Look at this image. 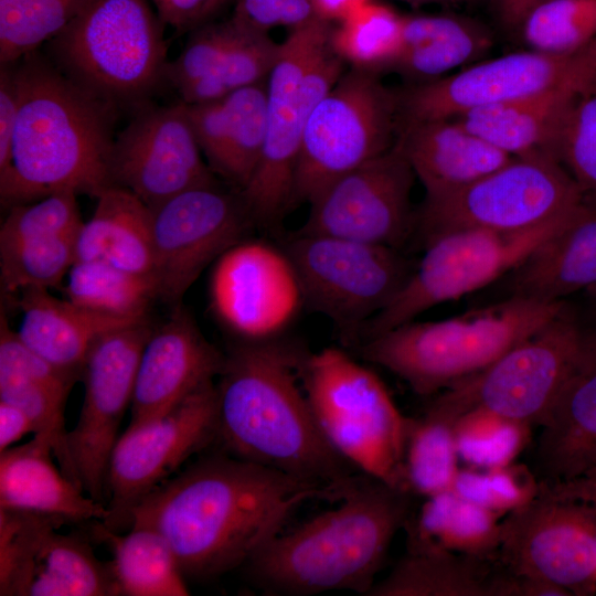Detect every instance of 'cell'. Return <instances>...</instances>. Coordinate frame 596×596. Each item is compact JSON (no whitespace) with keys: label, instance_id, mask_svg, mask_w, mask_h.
Masks as SVG:
<instances>
[{"label":"cell","instance_id":"14","mask_svg":"<svg viewBox=\"0 0 596 596\" xmlns=\"http://www.w3.org/2000/svg\"><path fill=\"white\" fill-rule=\"evenodd\" d=\"M498 561L511 573L572 595L596 592V505L540 481L538 493L501 519Z\"/></svg>","mask_w":596,"mask_h":596},{"label":"cell","instance_id":"18","mask_svg":"<svg viewBox=\"0 0 596 596\" xmlns=\"http://www.w3.org/2000/svg\"><path fill=\"white\" fill-rule=\"evenodd\" d=\"M64 519L0 508L1 596H118L110 563Z\"/></svg>","mask_w":596,"mask_h":596},{"label":"cell","instance_id":"41","mask_svg":"<svg viewBox=\"0 0 596 596\" xmlns=\"http://www.w3.org/2000/svg\"><path fill=\"white\" fill-rule=\"evenodd\" d=\"M531 428L488 409L468 411L454 422L459 460L483 468L512 464L529 444Z\"/></svg>","mask_w":596,"mask_h":596},{"label":"cell","instance_id":"38","mask_svg":"<svg viewBox=\"0 0 596 596\" xmlns=\"http://www.w3.org/2000/svg\"><path fill=\"white\" fill-rule=\"evenodd\" d=\"M404 15L369 1L331 28L333 52L352 67L390 68L401 46Z\"/></svg>","mask_w":596,"mask_h":596},{"label":"cell","instance_id":"22","mask_svg":"<svg viewBox=\"0 0 596 596\" xmlns=\"http://www.w3.org/2000/svg\"><path fill=\"white\" fill-rule=\"evenodd\" d=\"M111 184L150 209L190 189L217 184L189 120L185 104L143 105L115 136Z\"/></svg>","mask_w":596,"mask_h":596},{"label":"cell","instance_id":"34","mask_svg":"<svg viewBox=\"0 0 596 596\" xmlns=\"http://www.w3.org/2000/svg\"><path fill=\"white\" fill-rule=\"evenodd\" d=\"M501 515L453 489L425 498L404 529L407 547H435L477 557H497Z\"/></svg>","mask_w":596,"mask_h":596},{"label":"cell","instance_id":"55","mask_svg":"<svg viewBox=\"0 0 596 596\" xmlns=\"http://www.w3.org/2000/svg\"><path fill=\"white\" fill-rule=\"evenodd\" d=\"M583 294V301L596 316V284L590 288L586 289Z\"/></svg>","mask_w":596,"mask_h":596},{"label":"cell","instance_id":"3","mask_svg":"<svg viewBox=\"0 0 596 596\" xmlns=\"http://www.w3.org/2000/svg\"><path fill=\"white\" fill-rule=\"evenodd\" d=\"M14 65L19 105L11 166L0 175L2 205L64 191L96 199L113 185L119 109L75 84L39 50Z\"/></svg>","mask_w":596,"mask_h":596},{"label":"cell","instance_id":"21","mask_svg":"<svg viewBox=\"0 0 596 596\" xmlns=\"http://www.w3.org/2000/svg\"><path fill=\"white\" fill-rule=\"evenodd\" d=\"M207 291L212 312L237 341L279 338L305 306L283 246L247 237L212 265Z\"/></svg>","mask_w":596,"mask_h":596},{"label":"cell","instance_id":"48","mask_svg":"<svg viewBox=\"0 0 596 596\" xmlns=\"http://www.w3.org/2000/svg\"><path fill=\"white\" fill-rule=\"evenodd\" d=\"M231 18L264 33L280 25L295 29L318 19L312 0H237Z\"/></svg>","mask_w":596,"mask_h":596},{"label":"cell","instance_id":"7","mask_svg":"<svg viewBox=\"0 0 596 596\" xmlns=\"http://www.w3.org/2000/svg\"><path fill=\"white\" fill-rule=\"evenodd\" d=\"M331 23L315 19L291 29L267 77L264 149L238 193L254 225L273 228L294 205L302 137L311 110L344 73L330 45Z\"/></svg>","mask_w":596,"mask_h":596},{"label":"cell","instance_id":"37","mask_svg":"<svg viewBox=\"0 0 596 596\" xmlns=\"http://www.w3.org/2000/svg\"><path fill=\"white\" fill-rule=\"evenodd\" d=\"M65 298L102 313L124 318H148L157 299L155 283L99 260H76L67 276Z\"/></svg>","mask_w":596,"mask_h":596},{"label":"cell","instance_id":"52","mask_svg":"<svg viewBox=\"0 0 596 596\" xmlns=\"http://www.w3.org/2000/svg\"><path fill=\"white\" fill-rule=\"evenodd\" d=\"M545 0H487L500 26L509 33L519 32L529 13Z\"/></svg>","mask_w":596,"mask_h":596},{"label":"cell","instance_id":"29","mask_svg":"<svg viewBox=\"0 0 596 596\" xmlns=\"http://www.w3.org/2000/svg\"><path fill=\"white\" fill-rule=\"evenodd\" d=\"M540 427L533 470L540 481L565 482L596 462V347Z\"/></svg>","mask_w":596,"mask_h":596},{"label":"cell","instance_id":"42","mask_svg":"<svg viewBox=\"0 0 596 596\" xmlns=\"http://www.w3.org/2000/svg\"><path fill=\"white\" fill-rule=\"evenodd\" d=\"M84 0H0V63L11 64L57 34Z\"/></svg>","mask_w":596,"mask_h":596},{"label":"cell","instance_id":"12","mask_svg":"<svg viewBox=\"0 0 596 596\" xmlns=\"http://www.w3.org/2000/svg\"><path fill=\"white\" fill-rule=\"evenodd\" d=\"M573 210L523 231L460 230L429 241L400 292L362 327L356 344L437 305L488 288L558 230Z\"/></svg>","mask_w":596,"mask_h":596},{"label":"cell","instance_id":"24","mask_svg":"<svg viewBox=\"0 0 596 596\" xmlns=\"http://www.w3.org/2000/svg\"><path fill=\"white\" fill-rule=\"evenodd\" d=\"M596 284V200L585 198L565 223L494 281V300L563 301ZM491 302V301H489Z\"/></svg>","mask_w":596,"mask_h":596},{"label":"cell","instance_id":"25","mask_svg":"<svg viewBox=\"0 0 596 596\" xmlns=\"http://www.w3.org/2000/svg\"><path fill=\"white\" fill-rule=\"evenodd\" d=\"M264 84L211 102L184 103L207 164L238 192L253 175L265 145L267 89Z\"/></svg>","mask_w":596,"mask_h":596},{"label":"cell","instance_id":"56","mask_svg":"<svg viewBox=\"0 0 596 596\" xmlns=\"http://www.w3.org/2000/svg\"><path fill=\"white\" fill-rule=\"evenodd\" d=\"M403 1L408 2L413 6H422V4L451 6L454 3H457L459 0H403Z\"/></svg>","mask_w":596,"mask_h":596},{"label":"cell","instance_id":"57","mask_svg":"<svg viewBox=\"0 0 596 596\" xmlns=\"http://www.w3.org/2000/svg\"><path fill=\"white\" fill-rule=\"evenodd\" d=\"M459 1H465L466 3H470V4H478L487 0H459Z\"/></svg>","mask_w":596,"mask_h":596},{"label":"cell","instance_id":"23","mask_svg":"<svg viewBox=\"0 0 596 596\" xmlns=\"http://www.w3.org/2000/svg\"><path fill=\"white\" fill-rule=\"evenodd\" d=\"M225 353L201 332L181 306L153 328L142 349L131 400L129 426L153 419L201 386L214 382Z\"/></svg>","mask_w":596,"mask_h":596},{"label":"cell","instance_id":"31","mask_svg":"<svg viewBox=\"0 0 596 596\" xmlns=\"http://www.w3.org/2000/svg\"><path fill=\"white\" fill-rule=\"evenodd\" d=\"M75 255V262L99 260L152 279L151 209L126 189L107 188L82 224Z\"/></svg>","mask_w":596,"mask_h":596},{"label":"cell","instance_id":"53","mask_svg":"<svg viewBox=\"0 0 596 596\" xmlns=\"http://www.w3.org/2000/svg\"><path fill=\"white\" fill-rule=\"evenodd\" d=\"M371 0H312L318 19L339 23L353 11Z\"/></svg>","mask_w":596,"mask_h":596},{"label":"cell","instance_id":"6","mask_svg":"<svg viewBox=\"0 0 596 596\" xmlns=\"http://www.w3.org/2000/svg\"><path fill=\"white\" fill-rule=\"evenodd\" d=\"M163 28L150 0H84L46 56L98 98L139 108L166 81Z\"/></svg>","mask_w":596,"mask_h":596},{"label":"cell","instance_id":"50","mask_svg":"<svg viewBox=\"0 0 596 596\" xmlns=\"http://www.w3.org/2000/svg\"><path fill=\"white\" fill-rule=\"evenodd\" d=\"M18 88L15 65L0 67V175L11 166L12 141L18 114Z\"/></svg>","mask_w":596,"mask_h":596},{"label":"cell","instance_id":"1","mask_svg":"<svg viewBox=\"0 0 596 596\" xmlns=\"http://www.w3.org/2000/svg\"><path fill=\"white\" fill-rule=\"evenodd\" d=\"M344 485L323 486L225 451L200 458L130 512L129 526L159 532L185 579H214L243 567L280 534L309 500L342 499Z\"/></svg>","mask_w":596,"mask_h":596},{"label":"cell","instance_id":"28","mask_svg":"<svg viewBox=\"0 0 596 596\" xmlns=\"http://www.w3.org/2000/svg\"><path fill=\"white\" fill-rule=\"evenodd\" d=\"M366 596H517V578L497 557L407 547Z\"/></svg>","mask_w":596,"mask_h":596},{"label":"cell","instance_id":"35","mask_svg":"<svg viewBox=\"0 0 596 596\" xmlns=\"http://www.w3.org/2000/svg\"><path fill=\"white\" fill-rule=\"evenodd\" d=\"M93 535L113 551L111 571L119 595L187 596L189 589L175 555L167 540L156 530L132 526L126 534L93 525Z\"/></svg>","mask_w":596,"mask_h":596},{"label":"cell","instance_id":"32","mask_svg":"<svg viewBox=\"0 0 596 596\" xmlns=\"http://www.w3.org/2000/svg\"><path fill=\"white\" fill-rule=\"evenodd\" d=\"M589 85L563 86L519 100L478 108L455 118L511 157L552 156L553 145L571 105Z\"/></svg>","mask_w":596,"mask_h":596},{"label":"cell","instance_id":"8","mask_svg":"<svg viewBox=\"0 0 596 596\" xmlns=\"http://www.w3.org/2000/svg\"><path fill=\"white\" fill-rule=\"evenodd\" d=\"M596 347V316L566 299L541 329L481 372L438 393L428 404L456 419L483 408L541 426L558 396Z\"/></svg>","mask_w":596,"mask_h":596},{"label":"cell","instance_id":"43","mask_svg":"<svg viewBox=\"0 0 596 596\" xmlns=\"http://www.w3.org/2000/svg\"><path fill=\"white\" fill-rule=\"evenodd\" d=\"M520 33L531 50L581 51L596 41V0H545L529 13Z\"/></svg>","mask_w":596,"mask_h":596},{"label":"cell","instance_id":"27","mask_svg":"<svg viewBox=\"0 0 596 596\" xmlns=\"http://www.w3.org/2000/svg\"><path fill=\"white\" fill-rule=\"evenodd\" d=\"M52 454L50 439L39 434L0 453V508L56 515L67 523L105 521L107 504L66 477Z\"/></svg>","mask_w":596,"mask_h":596},{"label":"cell","instance_id":"4","mask_svg":"<svg viewBox=\"0 0 596 596\" xmlns=\"http://www.w3.org/2000/svg\"><path fill=\"white\" fill-rule=\"evenodd\" d=\"M413 497L355 473L337 508L274 538L243 566L247 577L272 595L343 589L366 595L395 534L413 513Z\"/></svg>","mask_w":596,"mask_h":596},{"label":"cell","instance_id":"9","mask_svg":"<svg viewBox=\"0 0 596 596\" xmlns=\"http://www.w3.org/2000/svg\"><path fill=\"white\" fill-rule=\"evenodd\" d=\"M302 386L328 443L361 472L405 489L407 417L380 377L337 348L308 353Z\"/></svg>","mask_w":596,"mask_h":596},{"label":"cell","instance_id":"47","mask_svg":"<svg viewBox=\"0 0 596 596\" xmlns=\"http://www.w3.org/2000/svg\"><path fill=\"white\" fill-rule=\"evenodd\" d=\"M241 30L232 18L193 30L181 53L168 62L166 81L179 91L206 76L233 46Z\"/></svg>","mask_w":596,"mask_h":596},{"label":"cell","instance_id":"44","mask_svg":"<svg viewBox=\"0 0 596 596\" xmlns=\"http://www.w3.org/2000/svg\"><path fill=\"white\" fill-rule=\"evenodd\" d=\"M585 198L596 200V81L571 105L552 148Z\"/></svg>","mask_w":596,"mask_h":596},{"label":"cell","instance_id":"20","mask_svg":"<svg viewBox=\"0 0 596 596\" xmlns=\"http://www.w3.org/2000/svg\"><path fill=\"white\" fill-rule=\"evenodd\" d=\"M416 177L396 140L384 153L342 174L309 204L298 231L403 249L414 236Z\"/></svg>","mask_w":596,"mask_h":596},{"label":"cell","instance_id":"2","mask_svg":"<svg viewBox=\"0 0 596 596\" xmlns=\"http://www.w3.org/2000/svg\"><path fill=\"white\" fill-rule=\"evenodd\" d=\"M307 354L279 338L232 345L215 384L216 441L237 458L340 487L359 469L315 419L301 381Z\"/></svg>","mask_w":596,"mask_h":596},{"label":"cell","instance_id":"33","mask_svg":"<svg viewBox=\"0 0 596 596\" xmlns=\"http://www.w3.org/2000/svg\"><path fill=\"white\" fill-rule=\"evenodd\" d=\"M492 43L490 30L467 17L404 15L400 51L390 68L428 82L472 64Z\"/></svg>","mask_w":596,"mask_h":596},{"label":"cell","instance_id":"19","mask_svg":"<svg viewBox=\"0 0 596 596\" xmlns=\"http://www.w3.org/2000/svg\"><path fill=\"white\" fill-rule=\"evenodd\" d=\"M152 330L146 320L106 333L94 343L82 368L84 401L66 445L76 481L98 502L107 504L109 457Z\"/></svg>","mask_w":596,"mask_h":596},{"label":"cell","instance_id":"40","mask_svg":"<svg viewBox=\"0 0 596 596\" xmlns=\"http://www.w3.org/2000/svg\"><path fill=\"white\" fill-rule=\"evenodd\" d=\"M279 46L280 43L274 42L268 33L242 25L237 40L214 70L178 91L181 102H211L264 83L276 62Z\"/></svg>","mask_w":596,"mask_h":596},{"label":"cell","instance_id":"17","mask_svg":"<svg viewBox=\"0 0 596 596\" xmlns=\"http://www.w3.org/2000/svg\"><path fill=\"white\" fill-rule=\"evenodd\" d=\"M157 298L181 306L204 269L246 237L254 223L238 191L219 183L181 192L151 209Z\"/></svg>","mask_w":596,"mask_h":596},{"label":"cell","instance_id":"51","mask_svg":"<svg viewBox=\"0 0 596 596\" xmlns=\"http://www.w3.org/2000/svg\"><path fill=\"white\" fill-rule=\"evenodd\" d=\"M34 432L31 419L22 409L0 401V453Z\"/></svg>","mask_w":596,"mask_h":596},{"label":"cell","instance_id":"10","mask_svg":"<svg viewBox=\"0 0 596 596\" xmlns=\"http://www.w3.org/2000/svg\"><path fill=\"white\" fill-rule=\"evenodd\" d=\"M582 199L554 157H514L455 192L424 199L416 210L414 236L423 247L460 230L523 231L570 212Z\"/></svg>","mask_w":596,"mask_h":596},{"label":"cell","instance_id":"15","mask_svg":"<svg viewBox=\"0 0 596 596\" xmlns=\"http://www.w3.org/2000/svg\"><path fill=\"white\" fill-rule=\"evenodd\" d=\"M596 81V41L571 54L529 49L478 61L453 75L419 84L400 95L401 124L455 118L568 85Z\"/></svg>","mask_w":596,"mask_h":596},{"label":"cell","instance_id":"36","mask_svg":"<svg viewBox=\"0 0 596 596\" xmlns=\"http://www.w3.org/2000/svg\"><path fill=\"white\" fill-rule=\"evenodd\" d=\"M454 422L428 406L423 416L407 417L403 476L413 496L427 498L453 488L460 469Z\"/></svg>","mask_w":596,"mask_h":596},{"label":"cell","instance_id":"13","mask_svg":"<svg viewBox=\"0 0 596 596\" xmlns=\"http://www.w3.org/2000/svg\"><path fill=\"white\" fill-rule=\"evenodd\" d=\"M297 273L305 306L355 343L411 277L416 260L400 248L297 232L283 246Z\"/></svg>","mask_w":596,"mask_h":596},{"label":"cell","instance_id":"54","mask_svg":"<svg viewBox=\"0 0 596 596\" xmlns=\"http://www.w3.org/2000/svg\"><path fill=\"white\" fill-rule=\"evenodd\" d=\"M551 485L570 496L587 500L596 505V462L572 480Z\"/></svg>","mask_w":596,"mask_h":596},{"label":"cell","instance_id":"39","mask_svg":"<svg viewBox=\"0 0 596 596\" xmlns=\"http://www.w3.org/2000/svg\"><path fill=\"white\" fill-rule=\"evenodd\" d=\"M76 235H33L0 245V285L4 295L58 287L75 263Z\"/></svg>","mask_w":596,"mask_h":596},{"label":"cell","instance_id":"16","mask_svg":"<svg viewBox=\"0 0 596 596\" xmlns=\"http://www.w3.org/2000/svg\"><path fill=\"white\" fill-rule=\"evenodd\" d=\"M216 439L214 382L201 386L164 414L128 426L109 457L108 517L102 523L117 532L127 528L131 510L145 497Z\"/></svg>","mask_w":596,"mask_h":596},{"label":"cell","instance_id":"11","mask_svg":"<svg viewBox=\"0 0 596 596\" xmlns=\"http://www.w3.org/2000/svg\"><path fill=\"white\" fill-rule=\"evenodd\" d=\"M398 126L400 95L376 72L355 67L344 72L309 115L294 204L310 203L337 178L387 151Z\"/></svg>","mask_w":596,"mask_h":596},{"label":"cell","instance_id":"26","mask_svg":"<svg viewBox=\"0 0 596 596\" xmlns=\"http://www.w3.org/2000/svg\"><path fill=\"white\" fill-rule=\"evenodd\" d=\"M396 140L425 189L424 199L455 192L514 158L472 132L458 118L401 124Z\"/></svg>","mask_w":596,"mask_h":596},{"label":"cell","instance_id":"30","mask_svg":"<svg viewBox=\"0 0 596 596\" xmlns=\"http://www.w3.org/2000/svg\"><path fill=\"white\" fill-rule=\"evenodd\" d=\"M22 319L20 338L54 365L79 373L94 343L106 333L148 318H124L81 307L60 299L50 289L30 288L20 292Z\"/></svg>","mask_w":596,"mask_h":596},{"label":"cell","instance_id":"49","mask_svg":"<svg viewBox=\"0 0 596 596\" xmlns=\"http://www.w3.org/2000/svg\"><path fill=\"white\" fill-rule=\"evenodd\" d=\"M164 25L177 32L205 24L230 0H150Z\"/></svg>","mask_w":596,"mask_h":596},{"label":"cell","instance_id":"5","mask_svg":"<svg viewBox=\"0 0 596 596\" xmlns=\"http://www.w3.org/2000/svg\"><path fill=\"white\" fill-rule=\"evenodd\" d=\"M564 302L508 298L443 320H412L361 342L359 352L416 394L433 396L488 368L547 323Z\"/></svg>","mask_w":596,"mask_h":596},{"label":"cell","instance_id":"46","mask_svg":"<svg viewBox=\"0 0 596 596\" xmlns=\"http://www.w3.org/2000/svg\"><path fill=\"white\" fill-rule=\"evenodd\" d=\"M83 222L77 194L56 192L9 209L0 228V245L33 235H76Z\"/></svg>","mask_w":596,"mask_h":596},{"label":"cell","instance_id":"45","mask_svg":"<svg viewBox=\"0 0 596 596\" xmlns=\"http://www.w3.org/2000/svg\"><path fill=\"white\" fill-rule=\"evenodd\" d=\"M540 480L521 464L498 467L465 466L459 469L453 490L467 500L501 517L522 507L538 493Z\"/></svg>","mask_w":596,"mask_h":596}]
</instances>
